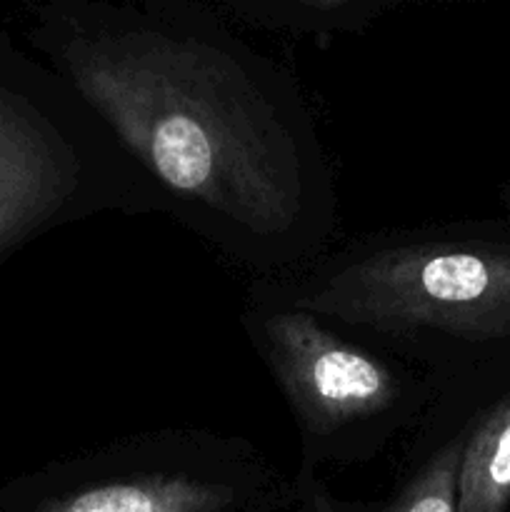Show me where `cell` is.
<instances>
[{
  "mask_svg": "<svg viewBox=\"0 0 510 512\" xmlns=\"http://www.w3.org/2000/svg\"><path fill=\"white\" fill-rule=\"evenodd\" d=\"M28 48L103 120L165 215L250 280L338 240V193L298 80L200 0H45Z\"/></svg>",
  "mask_w": 510,
  "mask_h": 512,
  "instance_id": "cell-1",
  "label": "cell"
},
{
  "mask_svg": "<svg viewBox=\"0 0 510 512\" xmlns=\"http://www.w3.org/2000/svg\"><path fill=\"white\" fill-rule=\"evenodd\" d=\"M435 378L510 345V240L473 225L380 230L295 273L250 280Z\"/></svg>",
  "mask_w": 510,
  "mask_h": 512,
  "instance_id": "cell-2",
  "label": "cell"
},
{
  "mask_svg": "<svg viewBox=\"0 0 510 512\" xmlns=\"http://www.w3.org/2000/svg\"><path fill=\"white\" fill-rule=\"evenodd\" d=\"M105 213H165V203L88 103L0 28V265Z\"/></svg>",
  "mask_w": 510,
  "mask_h": 512,
  "instance_id": "cell-3",
  "label": "cell"
},
{
  "mask_svg": "<svg viewBox=\"0 0 510 512\" xmlns=\"http://www.w3.org/2000/svg\"><path fill=\"white\" fill-rule=\"evenodd\" d=\"M240 325L283 393L305 468L368 463L420 423L438 390L428 370L255 285Z\"/></svg>",
  "mask_w": 510,
  "mask_h": 512,
  "instance_id": "cell-4",
  "label": "cell"
},
{
  "mask_svg": "<svg viewBox=\"0 0 510 512\" xmlns=\"http://www.w3.org/2000/svg\"><path fill=\"white\" fill-rule=\"evenodd\" d=\"M293 478L248 438L203 428L128 435L0 485V512H278Z\"/></svg>",
  "mask_w": 510,
  "mask_h": 512,
  "instance_id": "cell-5",
  "label": "cell"
},
{
  "mask_svg": "<svg viewBox=\"0 0 510 512\" xmlns=\"http://www.w3.org/2000/svg\"><path fill=\"white\" fill-rule=\"evenodd\" d=\"M465 398L458 373L438 378L433 403L408 433L398 478L373 512H458L455 478L463 445Z\"/></svg>",
  "mask_w": 510,
  "mask_h": 512,
  "instance_id": "cell-6",
  "label": "cell"
},
{
  "mask_svg": "<svg viewBox=\"0 0 510 512\" xmlns=\"http://www.w3.org/2000/svg\"><path fill=\"white\" fill-rule=\"evenodd\" d=\"M465 423L458 458V512H510V385L485 400L468 390L463 368Z\"/></svg>",
  "mask_w": 510,
  "mask_h": 512,
  "instance_id": "cell-7",
  "label": "cell"
},
{
  "mask_svg": "<svg viewBox=\"0 0 510 512\" xmlns=\"http://www.w3.org/2000/svg\"><path fill=\"white\" fill-rule=\"evenodd\" d=\"M230 23L288 35L360 33L400 0H220L213 3Z\"/></svg>",
  "mask_w": 510,
  "mask_h": 512,
  "instance_id": "cell-8",
  "label": "cell"
},
{
  "mask_svg": "<svg viewBox=\"0 0 510 512\" xmlns=\"http://www.w3.org/2000/svg\"><path fill=\"white\" fill-rule=\"evenodd\" d=\"M375 500L338 498L315 468L298 465L290 488V512H373Z\"/></svg>",
  "mask_w": 510,
  "mask_h": 512,
  "instance_id": "cell-9",
  "label": "cell"
}]
</instances>
